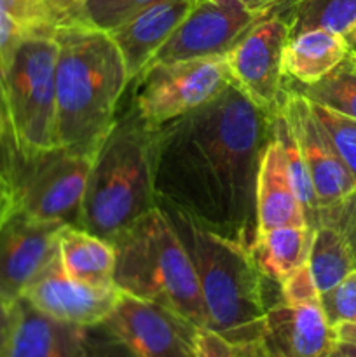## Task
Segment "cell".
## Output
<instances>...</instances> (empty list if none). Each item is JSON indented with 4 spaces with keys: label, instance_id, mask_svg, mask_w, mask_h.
<instances>
[{
    "label": "cell",
    "instance_id": "cell-30",
    "mask_svg": "<svg viewBox=\"0 0 356 357\" xmlns=\"http://www.w3.org/2000/svg\"><path fill=\"white\" fill-rule=\"evenodd\" d=\"M195 357H244L241 347L234 345L216 331L206 328H198L195 331Z\"/></svg>",
    "mask_w": 356,
    "mask_h": 357
},
{
    "label": "cell",
    "instance_id": "cell-40",
    "mask_svg": "<svg viewBox=\"0 0 356 357\" xmlns=\"http://www.w3.org/2000/svg\"><path fill=\"white\" fill-rule=\"evenodd\" d=\"M351 59H353V65H355V68H356V49H355V51H353Z\"/></svg>",
    "mask_w": 356,
    "mask_h": 357
},
{
    "label": "cell",
    "instance_id": "cell-41",
    "mask_svg": "<svg viewBox=\"0 0 356 357\" xmlns=\"http://www.w3.org/2000/svg\"><path fill=\"white\" fill-rule=\"evenodd\" d=\"M80 2H82V3H84V2H86V0H80Z\"/></svg>",
    "mask_w": 356,
    "mask_h": 357
},
{
    "label": "cell",
    "instance_id": "cell-36",
    "mask_svg": "<svg viewBox=\"0 0 356 357\" xmlns=\"http://www.w3.org/2000/svg\"><path fill=\"white\" fill-rule=\"evenodd\" d=\"M334 330H335V337H337V344L356 345V323L341 324V326L334 328Z\"/></svg>",
    "mask_w": 356,
    "mask_h": 357
},
{
    "label": "cell",
    "instance_id": "cell-22",
    "mask_svg": "<svg viewBox=\"0 0 356 357\" xmlns=\"http://www.w3.org/2000/svg\"><path fill=\"white\" fill-rule=\"evenodd\" d=\"M307 267L320 295L337 286L342 279L356 271L355 255L346 234L323 223L313 229Z\"/></svg>",
    "mask_w": 356,
    "mask_h": 357
},
{
    "label": "cell",
    "instance_id": "cell-6",
    "mask_svg": "<svg viewBox=\"0 0 356 357\" xmlns=\"http://www.w3.org/2000/svg\"><path fill=\"white\" fill-rule=\"evenodd\" d=\"M56 58L54 33L40 31L21 38L0 68L13 176L17 167L56 149Z\"/></svg>",
    "mask_w": 356,
    "mask_h": 357
},
{
    "label": "cell",
    "instance_id": "cell-9",
    "mask_svg": "<svg viewBox=\"0 0 356 357\" xmlns=\"http://www.w3.org/2000/svg\"><path fill=\"white\" fill-rule=\"evenodd\" d=\"M264 17L244 0H198L149 66L225 56Z\"/></svg>",
    "mask_w": 356,
    "mask_h": 357
},
{
    "label": "cell",
    "instance_id": "cell-25",
    "mask_svg": "<svg viewBox=\"0 0 356 357\" xmlns=\"http://www.w3.org/2000/svg\"><path fill=\"white\" fill-rule=\"evenodd\" d=\"M272 135H274V138L278 139L283 149V155H285L286 167H288L290 180H292L297 197H299L300 204H302L304 211H306L307 223H309L311 229H314L318 223V213H320V209H318L313 181H311L309 171H307L302 150H300L295 135H293L292 128H290L281 108L272 115Z\"/></svg>",
    "mask_w": 356,
    "mask_h": 357
},
{
    "label": "cell",
    "instance_id": "cell-23",
    "mask_svg": "<svg viewBox=\"0 0 356 357\" xmlns=\"http://www.w3.org/2000/svg\"><path fill=\"white\" fill-rule=\"evenodd\" d=\"M353 54V52H351ZM351 54L341 66L311 86H300L286 79L285 86L302 94L311 103L334 110L356 121V68Z\"/></svg>",
    "mask_w": 356,
    "mask_h": 357
},
{
    "label": "cell",
    "instance_id": "cell-21",
    "mask_svg": "<svg viewBox=\"0 0 356 357\" xmlns=\"http://www.w3.org/2000/svg\"><path fill=\"white\" fill-rule=\"evenodd\" d=\"M311 241V227H278L258 232L250 253L260 274L279 284L286 275L307 264Z\"/></svg>",
    "mask_w": 356,
    "mask_h": 357
},
{
    "label": "cell",
    "instance_id": "cell-11",
    "mask_svg": "<svg viewBox=\"0 0 356 357\" xmlns=\"http://www.w3.org/2000/svg\"><path fill=\"white\" fill-rule=\"evenodd\" d=\"M101 326L136 357H195L198 328L173 310L121 291Z\"/></svg>",
    "mask_w": 356,
    "mask_h": 357
},
{
    "label": "cell",
    "instance_id": "cell-28",
    "mask_svg": "<svg viewBox=\"0 0 356 357\" xmlns=\"http://www.w3.org/2000/svg\"><path fill=\"white\" fill-rule=\"evenodd\" d=\"M320 305L332 328L356 323V271L320 295Z\"/></svg>",
    "mask_w": 356,
    "mask_h": 357
},
{
    "label": "cell",
    "instance_id": "cell-3",
    "mask_svg": "<svg viewBox=\"0 0 356 357\" xmlns=\"http://www.w3.org/2000/svg\"><path fill=\"white\" fill-rule=\"evenodd\" d=\"M157 206L191 255L209 330L241 349L257 344L271 300L269 281L257 268L250 250L209 232L178 209Z\"/></svg>",
    "mask_w": 356,
    "mask_h": 357
},
{
    "label": "cell",
    "instance_id": "cell-14",
    "mask_svg": "<svg viewBox=\"0 0 356 357\" xmlns=\"http://www.w3.org/2000/svg\"><path fill=\"white\" fill-rule=\"evenodd\" d=\"M121 291L115 284L94 286L70 278L56 255L24 289L21 298L63 323L96 328L108 319Z\"/></svg>",
    "mask_w": 356,
    "mask_h": 357
},
{
    "label": "cell",
    "instance_id": "cell-10",
    "mask_svg": "<svg viewBox=\"0 0 356 357\" xmlns=\"http://www.w3.org/2000/svg\"><path fill=\"white\" fill-rule=\"evenodd\" d=\"M290 37V21L283 14H271L225 54L232 82L271 115L281 108L285 98L283 54Z\"/></svg>",
    "mask_w": 356,
    "mask_h": 357
},
{
    "label": "cell",
    "instance_id": "cell-1",
    "mask_svg": "<svg viewBox=\"0 0 356 357\" xmlns=\"http://www.w3.org/2000/svg\"><path fill=\"white\" fill-rule=\"evenodd\" d=\"M272 115L236 84L198 110L157 129V204L250 250L258 236L257 174Z\"/></svg>",
    "mask_w": 356,
    "mask_h": 357
},
{
    "label": "cell",
    "instance_id": "cell-8",
    "mask_svg": "<svg viewBox=\"0 0 356 357\" xmlns=\"http://www.w3.org/2000/svg\"><path fill=\"white\" fill-rule=\"evenodd\" d=\"M93 159L56 146L23 164L13 176L16 206L34 218L77 225Z\"/></svg>",
    "mask_w": 356,
    "mask_h": 357
},
{
    "label": "cell",
    "instance_id": "cell-39",
    "mask_svg": "<svg viewBox=\"0 0 356 357\" xmlns=\"http://www.w3.org/2000/svg\"><path fill=\"white\" fill-rule=\"evenodd\" d=\"M328 357H353V356H348V354H344V352L339 351V349H334V352H332Z\"/></svg>",
    "mask_w": 356,
    "mask_h": 357
},
{
    "label": "cell",
    "instance_id": "cell-12",
    "mask_svg": "<svg viewBox=\"0 0 356 357\" xmlns=\"http://www.w3.org/2000/svg\"><path fill=\"white\" fill-rule=\"evenodd\" d=\"M66 223L38 220L14 206L0 223V296L16 302L58 255Z\"/></svg>",
    "mask_w": 356,
    "mask_h": 357
},
{
    "label": "cell",
    "instance_id": "cell-27",
    "mask_svg": "<svg viewBox=\"0 0 356 357\" xmlns=\"http://www.w3.org/2000/svg\"><path fill=\"white\" fill-rule=\"evenodd\" d=\"M156 0H86L82 20L87 26L112 31Z\"/></svg>",
    "mask_w": 356,
    "mask_h": 357
},
{
    "label": "cell",
    "instance_id": "cell-7",
    "mask_svg": "<svg viewBox=\"0 0 356 357\" xmlns=\"http://www.w3.org/2000/svg\"><path fill=\"white\" fill-rule=\"evenodd\" d=\"M133 107L152 128L218 98L232 84L225 56L150 65L135 80Z\"/></svg>",
    "mask_w": 356,
    "mask_h": 357
},
{
    "label": "cell",
    "instance_id": "cell-31",
    "mask_svg": "<svg viewBox=\"0 0 356 357\" xmlns=\"http://www.w3.org/2000/svg\"><path fill=\"white\" fill-rule=\"evenodd\" d=\"M86 357H136L119 338L108 333L103 326L89 328Z\"/></svg>",
    "mask_w": 356,
    "mask_h": 357
},
{
    "label": "cell",
    "instance_id": "cell-15",
    "mask_svg": "<svg viewBox=\"0 0 356 357\" xmlns=\"http://www.w3.org/2000/svg\"><path fill=\"white\" fill-rule=\"evenodd\" d=\"M335 345L320 302L288 305L278 298L267 307L257 344L241 351L244 357H328Z\"/></svg>",
    "mask_w": 356,
    "mask_h": 357
},
{
    "label": "cell",
    "instance_id": "cell-2",
    "mask_svg": "<svg viewBox=\"0 0 356 357\" xmlns=\"http://www.w3.org/2000/svg\"><path fill=\"white\" fill-rule=\"evenodd\" d=\"M54 38L56 146L94 157L131 84L124 59L107 31L87 24L58 28Z\"/></svg>",
    "mask_w": 356,
    "mask_h": 357
},
{
    "label": "cell",
    "instance_id": "cell-29",
    "mask_svg": "<svg viewBox=\"0 0 356 357\" xmlns=\"http://www.w3.org/2000/svg\"><path fill=\"white\" fill-rule=\"evenodd\" d=\"M278 291L279 300L288 305H306V303L320 302V291L307 264L286 275L278 284Z\"/></svg>",
    "mask_w": 356,
    "mask_h": 357
},
{
    "label": "cell",
    "instance_id": "cell-38",
    "mask_svg": "<svg viewBox=\"0 0 356 357\" xmlns=\"http://www.w3.org/2000/svg\"><path fill=\"white\" fill-rule=\"evenodd\" d=\"M349 239V243H351V248H353V255H355V261H356V229L353 230V232H349L348 236H346Z\"/></svg>",
    "mask_w": 356,
    "mask_h": 357
},
{
    "label": "cell",
    "instance_id": "cell-35",
    "mask_svg": "<svg viewBox=\"0 0 356 357\" xmlns=\"http://www.w3.org/2000/svg\"><path fill=\"white\" fill-rule=\"evenodd\" d=\"M14 206H16V199H14L13 187L6 178L0 176V223L13 211Z\"/></svg>",
    "mask_w": 356,
    "mask_h": 357
},
{
    "label": "cell",
    "instance_id": "cell-18",
    "mask_svg": "<svg viewBox=\"0 0 356 357\" xmlns=\"http://www.w3.org/2000/svg\"><path fill=\"white\" fill-rule=\"evenodd\" d=\"M255 206L258 232L278 227H309L290 180L283 149L272 131L258 166Z\"/></svg>",
    "mask_w": 356,
    "mask_h": 357
},
{
    "label": "cell",
    "instance_id": "cell-20",
    "mask_svg": "<svg viewBox=\"0 0 356 357\" xmlns=\"http://www.w3.org/2000/svg\"><path fill=\"white\" fill-rule=\"evenodd\" d=\"M58 258L70 278L94 286L114 284L115 248L79 225L59 230Z\"/></svg>",
    "mask_w": 356,
    "mask_h": 357
},
{
    "label": "cell",
    "instance_id": "cell-34",
    "mask_svg": "<svg viewBox=\"0 0 356 357\" xmlns=\"http://www.w3.org/2000/svg\"><path fill=\"white\" fill-rule=\"evenodd\" d=\"M14 303L0 296V357H7L10 333L14 326Z\"/></svg>",
    "mask_w": 356,
    "mask_h": 357
},
{
    "label": "cell",
    "instance_id": "cell-13",
    "mask_svg": "<svg viewBox=\"0 0 356 357\" xmlns=\"http://www.w3.org/2000/svg\"><path fill=\"white\" fill-rule=\"evenodd\" d=\"M281 110L302 150L313 181L318 209L321 211V209L334 208L351 197L356 192L355 176L342 162L341 155L334 149L325 129L321 128L311 107V101L285 86Z\"/></svg>",
    "mask_w": 356,
    "mask_h": 357
},
{
    "label": "cell",
    "instance_id": "cell-5",
    "mask_svg": "<svg viewBox=\"0 0 356 357\" xmlns=\"http://www.w3.org/2000/svg\"><path fill=\"white\" fill-rule=\"evenodd\" d=\"M119 291L159 303L206 328L198 272L166 213L156 206L114 241Z\"/></svg>",
    "mask_w": 356,
    "mask_h": 357
},
{
    "label": "cell",
    "instance_id": "cell-19",
    "mask_svg": "<svg viewBox=\"0 0 356 357\" xmlns=\"http://www.w3.org/2000/svg\"><path fill=\"white\" fill-rule=\"evenodd\" d=\"M355 51L342 33L313 28L293 35L283 54V72L292 82L311 86L341 66Z\"/></svg>",
    "mask_w": 356,
    "mask_h": 357
},
{
    "label": "cell",
    "instance_id": "cell-33",
    "mask_svg": "<svg viewBox=\"0 0 356 357\" xmlns=\"http://www.w3.org/2000/svg\"><path fill=\"white\" fill-rule=\"evenodd\" d=\"M0 176L10 183L13 178V149H10L9 131H7L6 112H3L2 94H0ZM13 187V185H10Z\"/></svg>",
    "mask_w": 356,
    "mask_h": 357
},
{
    "label": "cell",
    "instance_id": "cell-32",
    "mask_svg": "<svg viewBox=\"0 0 356 357\" xmlns=\"http://www.w3.org/2000/svg\"><path fill=\"white\" fill-rule=\"evenodd\" d=\"M332 225L335 229H339L341 232H344L348 236L349 232L356 229V192L348 197L346 201H342L341 204L334 206V208L321 209L320 215H318V225ZM314 227V229H316Z\"/></svg>",
    "mask_w": 356,
    "mask_h": 357
},
{
    "label": "cell",
    "instance_id": "cell-16",
    "mask_svg": "<svg viewBox=\"0 0 356 357\" xmlns=\"http://www.w3.org/2000/svg\"><path fill=\"white\" fill-rule=\"evenodd\" d=\"M198 0H156L108 31L117 45L129 82H135L154 56L175 33Z\"/></svg>",
    "mask_w": 356,
    "mask_h": 357
},
{
    "label": "cell",
    "instance_id": "cell-4",
    "mask_svg": "<svg viewBox=\"0 0 356 357\" xmlns=\"http://www.w3.org/2000/svg\"><path fill=\"white\" fill-rule=\"evenodd\" d=\"M157 128L129 107L94 153L80 206L79 223L94 236L114 241L157 206L154 157Z\"/></svg>",
    "mask_w": 356,
    "mask_h": 357
},
{
    "label": "cell",
    "instance_id": "cell-37",
    "mask_svg": "<svg viewBox=\"0 0 356 357\" xmlns=\"http://www.w3.org/2000/svg\"><path fill=\"white\" fill-rule=\"evenodd\" d=\"M344 37H346V40H348V44L351 45L353 49H356V21L351 24V26H349V30L346 31Z\"/></svg>",
    "mask_w": 356,
    "mask_h": 357
},
{
    "label": "cell",
    "instance_id": "cell-26",
    "mask_svg": "<svg viewBox=\"0 0 356 357\" xmlns=\"http://www.w3.org/2000/svg\"><path fill=\"white\" fill-rule=\"evenodd\" d=\"M314 115L320 121L321 128L325 129L330 138L332 145L341 155L342 162L348 166L351 174L356 180V121L344 117L334 110L311 103Z\"/></svg>",
    "mask_w": 356,
    "mask_h": 357
},
{
    "label": "cell",
    "instance_id": "cell-17",
    "mask_svg": "<svg viewBox=\"0 0 356 357\" xmlns=\"http://www.w3.org/2000/svg\"><path fill=\"white\" fill-rule=\"evenodd\" d=\"M87 340L89 328L54 319L24 298L14 303L7 357H86Z\"/></svg>",
    "mask_w": 356,
    "mask_h": 357
},
{
    "label": "cell",
    "instance_id": "cell-24",
    "mask_svg": "<svg viewBox=\"0 0 356 357\" xmlns=\"http://www.w3.org/2000/svg\"><path fill=\"white\" fill-rule=\"evenodd\" d=\"M283 16L290 21L292 37L313 28L344 35L356 21V0H299Z\"/></svg>",
    "mask_w": 356,
    "mask_h": 357
}]
</instances>
